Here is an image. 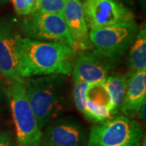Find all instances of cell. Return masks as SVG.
<instances>
[{
  "label": "cell",
  "mask_w": 146,
  "mask_h": 146,
  "mask_svg": "<svg viewBox=\"0 0 146 146\" xmlns=\"http://www.w3.org/2000/svg\"><path fill=\"white\" fill-rule=\"evenodd\" d=\"M18 72L21 78L72 72L76 51L61 42H43L22 37L16 38Z\"/></svg>",
  "instance_id": "obj_1"
},
{
  "label": "cell",
  "mask_w": 146,
  "mask_h": 146,
  "mask_svg": "<svg viewBox=\"0 0 146 146\" xmlns=\"http://www.w3.org/2000/svg\"><path fill=\"white\" fill-rule=\"evenodd\" d=\"M63 76H42L25 80L27 99L41 129L63 110L66 93Z\"/></svg>",
  "instance_id": "obj_2"
},
{
  "label": "cell",
  "mask_w": 146,
  "mask_h": 146,
  "mask_svg": "<svg viewBox=\"0 0 146 146\" xmlns=\"http://www.w3.org/2000/svg\"><path fill=\"white\" fill-rule=\"evenodd\" d=\"M143 137L136 121L120 115L93 127L86 146H140Z\"/></svg>",
  "instance_id": "obj_3"
},
{
  "label": "cell",
  "mask_w": 146,
  "mask_h": 146,
  "mask_svg": "<svg viewBox=\"0 0 146 146\" xmlns=\"http://www.w3.org/2000/svg\"><path fill=\"white\" fill-rule=\"evenodd\" d=\"M7 96L16 127L17 146H41L42 129L29 104L24 84L11 83Z\"/></svg>",
  "instance_id": "obj_4"
},
{
  "label": "cell",
  "mask_w": 146,
  "mask_h": 146,
  "mask_svg": "<svg viewBox=\"0 0 146 146\" xmlns=\"http://www.w3.org/2000/svg\"><path fill=\"white\" fill-rule=\"evenodd\" d=\"M138 31L136 22L130 21L90 30L89 37L95 50L117 61L131 46Z\"/></svg>",
  "instance_id": "obj_5"
},
{
  "label": "cell",
  "mask_w": 146,
  "mask_h": 146,
  "mask_svg": "<svg viewBox=\"0 0 146 146\" xmlns=\"http://www.w3.org/2000/svg\"><path fill=\"white\" fill-rule=\"evenodd\" d=\"M27 16L22 23V30L28 38L61 42L74 49V43L63 15L35 13Z\"/></svg>",
  "instance_id": "obj_6"
},
{
  "label": "cell",
  "mask_w": 146,
  "mask_h": 146,
  "mask_svg": "<svg viewBox=\"0 0 146 146\" xmlns=\"http://www.w3.org/2000/svg\"><path fill=\"white\" fill-rule=\"evenodd\" d=\"M81 3L90 30L135 21L133 13L120 0H83Z\"/></svg>",
  "instance_id": "obj_7"
},
{
  "label": "cell",
  "mask_w": 146,
  "mask_h": 146,
  "mask_svg": "<svg viewBox=\"0 0 146 146\" xmlns=\"http://www.w3.org/2000/svg\"><path fill=\"white\" fill-rule=\"evenodd\" d=\"M116 61L106 57L97 50L82 53L76 58L72 68L74 81L89 84H102L109 76Z\"/></svg>",
  "instance_id": "obj_8"
},
{
  "label": "cell",
  "mask_w": 146,
  "mask_h": 146,
  "mask_svg": "<svg viewBox=\"0 0 146 146\" xmlns=\"http://www.w3.org/2000/svg\"><path fill=\"white\" fill-rule=\"evenodd\" d=\"M18 33L11 25L0 23V74L12 82L24 84L18 72L16 54V38Z\"/></svg>",
  "instance_id": "obj_9"
},
{
  "label": "cell",
  "mask_w": 146,
  "mask_h": 146,
  "mask_svg": "<svg viewBox=\"0 0 146 146\" xmlns=\"http://www.w3.org/2000/svg\"><path fill=\"white\" fill-rule=\"evenodd\" d=\"M85 129L72 119H63L51 123L42 134V141L48 145L83 146Z\"/></svg>",
  "instance_id": "obj_10"
},
{
  "label": "cell",
  "mask_w": 146,
  "mask_h": 146,
  "mask_svg": "<svg viewBox=\"0 0 146 146\" xmlns=\"http://www.w3.org/2000/svg\"><path fill=\"white\" fill-rule=\"evenodd\" d=\"M62 15L74 43V50H90L93 46L89 40V28L84 19L81 1L66 0Z\"/></svg>",
  "instance_id": "obj_11"
},
{
  "label": "cell",
  "mask_w": 146,
  "mask_h": 146,
  "mask_svg": "<svg viewBox=\"0 0 146 146\" xmlns=\"http://www.w3.org/2000/svg\"><path fill=\"white\" fill-rule=\"evenodd\" d=\"M86 119L102 123L112 118L109 96L102 84H89L86 91Z\"/></svg>",
  "instance_id": "obj_12"
},
{
  "label": "cell",
  "mask_w": 146,
  "mask_h": 146,
  "mask_svg": "<svg viewBox=\"0 0 146 146\" xmlns=\"http://www.w3.org/2000/svg\"><path fill=\"white\" fill-rule=\"evenodd\" d=\"M127 79V89L120 110L127 117L137 113L145 102L146 71L132 72Z\"/></svg>",
  "instance_id": "obj_13"
},
{
  "label": "cell",
  "mask_w": 146,
  "mask_h": 146,
  "mask_svg": "<svg viewBox=\"0 0 146 146\" xmlns=\"http://www.w3.org/2000/svg\"><path fill=\"white\" fill-rule=\"evenodd\" d=\"M127 83V77L120 74L109 76L102 83L109 96L110 102V113L112 116L116 115L119 110H120L125 95Z\"/></svg>",
  "instance_id": "obj_14"
},
{
  "label": "cell",
  "mask_w": 146,
  "mask_h": 146,
  "mask_svg": "<svg viewBox=\"0 0 146 146\" xmlns=\"http://www.w3.org/2000/svg\"><path fill=\"white\" fill-rule=\"evenodd\" d=\"M127 64L132 72L146 71V30L142 27L131 46Z\"/></svg>",
  "instance_id": "obj_15"
},
{
  "label": "cell",
  "mask_w": 146,
  "mask_h": 146,
  "mask_svg": "<svg viewBox=\"0 0 146 146\" xmlns=\"http://www.w3.org/2000/svg\"><path fill=\"white\" fill-rule=\"evenodd\" d=\"M66 0H35L31 14H63Z\"/></svg>",
  "instance_id": "obj_16"
},
{
  "label": "cell",
  "mask_w": 146,
  "mask_h": 146,
  "mask_svg": "<svg viewBox=\"0 0 146 146\" xmlns=\"http://www.w3.org/2000/svg\"><path fill=\"white\" fill-rule=\"evenodd\" d=\"M89 84L82 81H76L73 88V99L79 111L85 116L86 114V91Z\"/></svg>",
  "instance_id": "obj_17"
},
{
  "label": "cell",
  "mask_w": 146,
  "mask_h": 146,
  "mask_svg": "<svg viewBox=\"0 0 146 146\" xmlns=\"http://www.w3.org/2000/svg\"><path fill=\"white\" fill-rule=\"evenodd\" d=\"M14 9L18 15L29 16L31 14L33 4L29 0H11Z\"/></svg>",
  "instance_id": "obj_18"
},
{
  "label": "cell",
  "mask_w": 146,
  "mask_h": 146,
  "mask_svg": "<svg viewBox=\"0 0 146 146\" xmlns=\"http://www.w3.org/2000/svg\"><path fill=\"white\" fill-rule=\"evenodd\" d=\"M0 146H15V141L11 131L0 133Z\"/></svg>",
  "instance_id": "obj_19"
},
{
  "label": "cell",
  "mask_w": 146,
  "mask_h": 146,
  "mask_svg": "<svg viewBox=\"0 0 146 146\" xmlns=\"http://www.w3.org/2000/svg\"><path fill=\"white\" fill-rule=\"evenodd\" d=\"M145 106H146V102H144L143 104L141 105V106L140 107V109L138 110V114H139V116L141 118V119L143 121V122H145Z\"/></svg>",
  "instance_id": "obj_20"
},
{
  "label": "cell",
  "mask_w": 146,
  "mask_h": 146,
  "mask_svg": "<svg viewBox=\"0 0 146 146\" xmlns=\"http://www.w3.org/2000/svg\"><path fill=\"white\" fill-rule=\"evenodd\" d=\"M121 1L124 2L125 3L128 4V5H133L136 3V0H121Z\"/></svg>",
  "instance_id": "obj_21"
},
{
  "label": "cell",
  "mask_w": 146,
  "mask_h": 146,
  "mask_svg": "<svg viewBox=\"0 0 146 146\" xmlns=\"http://www.w3.org/2000/svg\"><path fill=\"white\" fill-rule=\"evenodd\" d=\"M140 146H146L145 136H144V137H143V139H142V141H141V145H140Z\"/></svg>",
  "instance_id": "obj_22"
},
{
  "label": "cell",
  "mask_w": 146,
  "mask_h": 146,
  "mask_svg": "<svg viewBox=\"0 0 146 146\" xmlns=\"http://www.w3.org/2000/svg\"><path fill=\"white\" fill-rule=\"evenodd\" d=\"M29 2H31L33 4H34V2H35V0H29Z\"/></svg>",
  "instance_id": "obj_23"
},
{
  "label": "cell",
  "mask_w": 146,
  "mask_h": 146,
  "mask_svg": "<svg viewBox=\"0 0 146 146\" xmlns=\"http://www.w3.org/2000/svg\"><path fill=\"white\" fill-rule=\"evenodd\" d=\"M45 146H53V145H45Z\"/></svg>",
  "instance_id": "obj_24"
},
{
  "label": "cell",
  "mask_w": 146,
  "mask_h": 146,
  "mask_svg": "<svg viewBox=\"0 0 146 146\" xmlns=\"http://www.w3.org/2000/svg\"><path fill=\"white\" fill-rule=\"evenodd\" d=\"M0 76H1V74H0Z\"/></svg>",
  "instance_id": "obj_25"
},
{
  "label": "cell",
  "mask_w": 146,
  "mask_h": 146,
  "mask_svg": "<svg viewBox=\"0 0 146 146\" xmlns=\"http://www.w3.org/2000/svg\"><path fill=\"white\" fill-rule=\"evenodd\" d=\"M0 1H1V0H0Z\"/></svg>",
  "instance_id": "obj_26"
}]
</instances>
